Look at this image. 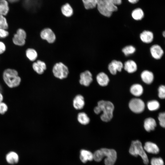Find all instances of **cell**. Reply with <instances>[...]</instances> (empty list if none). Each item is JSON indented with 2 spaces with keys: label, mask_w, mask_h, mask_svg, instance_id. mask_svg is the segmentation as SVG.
<instances>
[{
  "label": "cell",
  "mask_w": 165,
  "mask_h": 165,
  "mask_svg": "<svg viewBox=\"0 0 165 165\" xmlns=\"http://www.w3.org/2000/svg\"><path fill=\"white\" fill-rule=\"evenodd\" d=\"M97 105L103 112L100 116L101 120L105 122L110 121L113 116L114 108L113 104L109 101L101 100L97 102Z\"/></svg>",
  "instance_id": "1"
},
{
  "label": "cell",
  "mask_w": 165,
  "mask_h": 165,
  "mask_svg": "<svg viewBox=\"0 0 165 165\" xmlns=\"http://www.w3.org/2000/svg\"><path fill=\"white\" fill-rule=\"evenodd\" d=\"M3 78L5 83L10 88L18 86L21 81L17 72L13 69L8 68L5 70L3 73Z\"/></svg>",
  "instance_id": "2"
},
{
  "label": "cell",
  "mask_w": 165,
  "mask_h": 165,
  "mask_svg": "<svg viewBox=\"0 0 165 165\" xmlns=\"http://www.w3.org/2000/svg\"><path fill=\"white\" fill-rule=\"evenodd\" d=\"M97 6L99 12L102 15L110 17L113 12L116 11L118 8L112 2L111 0H97Z\"/></svg>",
  "instance_id": "3"
},
{
  "label": "cell",
  "mask_w": 165,
  "mask_h": 165,
  "mask_svg": "<svg viewBox=\"0 0 165 165\" xmlns=\"http://www.w3.org/2000/svg\"><path fill=\"white\" fill-rule=\"evenodd\" d=\"M129 152L132 155L135 157L138 155L142 158L144 163L147 165L149 163V160L142 145L141 143L137 140L132 141L129 149Z\"/></svg>",
  "instance_id": "4"
},
{
  "label": "cell",
  "mask_w": 165,
  "mask_h": 165,
  "mask_svg": "<svg viewBox=\"0 0 165 165\" xmlns=\"http://www.w3.org/2000/svg\"><path fill=\"white\" fill-rule=\"evenodd\" d=\"M68 67L63 63L59 62L56 63L53 66L52 72L55 78L60 80L66 79L69 73Z\"/></svg>",
  "instance_id": "5"
},
{
  "label": "cell",
  "mask_w": 165,
  "mask_h": 165,
  "mask_svg": "<svg viewBox=\"0 0 165 165\" xmlns=\"http://www.w3.org/2000/svg\"><path fill=\"white\" fill-rule=\"evenodd\" d=\"M104 157H106L104 162L105 165H114L116 161L117 154L116 151L113 149L103 148L100 149Z\"/></svg>",
  "instance_id": "6"
},
{
  "label": "cell",
  "mask_w": 165,
  "mask_h": 165,
  "mask_svg": "<svg viewBox=\"0 0 165 165\" xmlns=\"http://www.w3.org/2000/svg\"><path fill=\"white\" fill-rule=\"evenodd\" d=\"M129 106L132 111L136 113L143 112L145 108L144 101L141 99L138 98H134L131 100Z\"/></svg>",
  "instance_id": "7"
},
{
  "label": "cell",
  "mask_w": 165,
  "mask_h": 165,
  "mask_svg": "<svg viewBox=\"0 0 165 165\" xmlns=\"http://www.w3.org/2000/svg\"><path fill=\"white\" fill-rule=\"evenodd\" d=\"M93 80L92 74L88 70H86L79 74V83L81 86L85 87H88L93 82Z\"/></svg>",
  "instance_id": "8"
},
{
  "label": "cell",
  "mask_w": 165,
  "mask_h": 165,
  "mask_svg": "<svg viewBox=\"0 0 165 165\" xmlns=\"http://www.w3.org/2000/svg\"><path fill=\"white\" fill-rule=\"evenodd\" d=\"M41 38L46 40L49 43L52 44L55 42L56 36L53 30L49 28H46L42 30L40 32Z\"/></svg>",
  "instance_id": "9"
},
{
  "label": "cell",
  "mask_w": 165,
  "mask_h": 165,
  "mask_svg": "<svg viewBox=\"0 0 165 165\" xmlns=\"http://www.w3.org/2000/svg\"><path fill=\"white\" fill-rule=\"evenodd\" d=\"M26 37L25 31L23 29L20 28L17 30L16 33L14 35L13 41L15 44L22 46L25 44Z\"/></svg>",
  "instance_id": "10"
},
{
  "label": "cell",
  "mask_w": 165,
  "mask_h": 165,
  "mask_svg": "<svg viewBox=\"0 0 165 165\" xmlns=\"http://www.w3.org/2000/svg\"><path fill=\"white\" fill-rule=\"evenodd\" d=\"M85 105L84 97L81 94L76 95L72 101V105L74 108L77 111H81L84 108Z\"/></svg>",
  "instance_id": "11"
},
{
  "label": "cell",
  "mask_w": 165,
  "mask_h": 165,
  "mask_svg": "<svg viewBox=\"0 0 165 165\" xmlns=\"http://www.w3.org/2000/svg\"><path fill=\"white\" fill-rule=\"evenodd\" d=\"M123 67V64L121 61L113 60L109 64L108 68L112 74L115 75L117 71L121 72Z\"/></svg>",
  "instance_id": "12"
},
{
  "label": "cell",
  "mask_w": 165,
  "mask_h": 165,
  "mask_svg": "<svg viewBox=\"0 0 165 165\" xmlns=\"http://www.w3.org/2000/svg\"><path fill=\"white\" fill-rule=\"evenodd\" d=\"M150 51L152 57L155 59H160L163 55L164 51L159 45L155 44L152 45L150 48Z\"/></svg>",
  "instance_id": "13"
},
{
  "label": "cell",
  "mask_w": 165,
  "mask_h": 165,
  "mask_svg": "<svg viewBox=\"0 0 165 165\" xmlns=\"http://www.w3.org/2000/svg\"><path fill=\"white\" fill-rule=\"evenodd\" d=\"M77 120L78 123L83 126H86L89 124L90 119L88 115L83 111L79 112L77 115Z\"/></svg>",
  "instance_id": "14"
},
{
  "label": "cell",
  "mask_w": 165,
  "mask_h": 165,
  "mask_svg": "<svg viewBox=\"0 0 165 165\" xmlns=\"http://www.w3.org/2000/svg\"><path fill=\"white\" fill-rule=\"evenodd\" d=\"M34 70L38 74H43L46 69V65L45 63L40 60H38L32 64Z\"/></svg>",
  "instance_id": "15"
},
{
  "label": "cell",
  "mask_w": 165,
  "mask_h": 165,
  "mask_svg": "<svg viewBox=\"0 0 165 165\" xmlns=\"http://www.w3.org/2000/svg\"><path fill=\"white\" fill-rule=\"evenodd\" d=\"M96 80L98 84L103 87L107 86L109 81L108 75L103 72H100L97 74Z\"/></svg>",
  "instance_id": "16"
},
{
  "label": "cell",
  "mask_w": 165,
  "mask_h": 165,
  "mask_svg": "<svg viewBox=\"0 0 165 165\" xmlns=\"http://www.w3.org/2000/svg\"><path fill=\"white\" fill-rule=\"evenodd\" d=\"M143 148L145 151L153 154H157L160 151L158 146L156 144L150 141L145 142Z\"/></svg>",
  "instance_id": "17"
},
{
  "label": "cell",
  "mask_w": 165,
  "mask_h": 165,
  "mask_svg": "<svg viewBox=\"0 0 165 165\" xmlns=\"http://www.w3.org/2000/svg\"><path fill=\"white\" fill-rule=\"evenodd\" d=\"M140 37L141 41L146 43H151L154 37L152 32L147 30H145L141 33Z\"/></svg>",
  "instance_id": "18"
},
{
  "label": "cell",
  "mask_w": 165,
  "mask_h": 165,
  "mask_svg": "<svg viewBox=\"0 0 165 165\" xmlns=\"http://www.w3.org/2000/svg\"><path fill=\"white\" fill-rule=\"evenodd\" d=\"M123 67L126 71L130 73L135 72L137 69V66L136 62L130 60L125 62Z\"/></svg>",
  "instance_id": "19"
},
{
  "label": "cell",
  "mask_w": 165,
  "mask_h": 165,
  "mask_svg": "<svg viewBox=\"0 0 165 165\" xmlns=\"http://www.w3.org/2000/svg\"><path fill=\"white\" fill-rule=\"evenodd\" d=\"M141 78L143 81L147 84L152 83L154 79V75L151 72L145 70L143 71L141 74Z\"/></svg>",
  "instance_id": "20"
},
{
  "label": "cell",
  "mask_w": 165,
  "mask_h": 165,
  "mask_svg": "<svg viewBox=\"0 0 165 165\" xmlns=\"http://www.w3.org/2000/svg\"><path fill=\"white\" fill-rule=\"evenodd\" d=\"M144 126V128L146 131L150 132L155 129L156 126V123L153 118L149 117L145 120Z\"/></svg>",
  "instance_id": "21"
},
{
  "label": "cell",
  "mask_w": 165,
  "mask_h": 165,
  "mask_svg": "<svg viewBox=\"0 0 165 165\" xmlns=\"http://www.w3.org/2000/svg\"><path fill=\"white\" fill-rule=\"evenodd\" d=\"M130 91L131 94L134 96L138 97L143 93V88L142 86L139 84L132 85L130 87Z\"/></svg>",
  "instance_id": "22"
},
{
  "label": "cell",
  "mask_w": 165,
  "mask_h": 165,
  "mask_svg": "<svg viewBox=\"0 0 165 165\" xmlns=\"http://www.w3.org/2000/svg\"><path fill=\"white\" fill-rule=\"evenodd\" d=\"M6 159L7 162L11 164L17 163L19 161V156L18 154L14 152H10L6 155Z\"/></svg>",
  "instance_id": "23"
},
{
  "label": "cell",
  "mask_w": 165,
  "mask_h": 165,
  "mask_svg": "<svg viewBox=\"0 0 165 165\" xmlns=\"http://www.w3.org/2000/svg\"><path fill=\"white\" fill-rule=\"evenodd\" d=\"M80 157L81 161L83 163L93 159V154L91 152L85 150L81 151Z\"/></svg>",
  "instance_id": "24"
},
{
  "label": "cell",
  "mask_w": 165,
  "mask_h": 165,
  "mask_svg": "<svg viewBox=\"0 0 165 165\" xmlns=\"http://www.w3.org/2000/svg\"><path fill=\"white\" fill-rule=\"evenodd\" d=\"M9 11L8 1L7 0H0V15L6 16Z\"/></svg>",
  "instance_id": "25"
},
{
  "label": "cell",
  "mask_w": 165,
  "mask_h": 165,
  "mask_svg": "<svg viewBox=\"0 0 165 165\" xmlns=\"http://www.w3.org/2000/svg\"><path fill=\"white\" fill-rule=\"evenodd\" d=\"M61 11L62 14L66 17H70L72 16L73 14V9L70 5L68 3H66L62 6Z\"/></svg>",
  "instance_id": "26"
},
{
  "label": "cell",
  "mask_w": 165,
  "mask_h": 165,
  "mask_svg": "<svg viewBox=\"0 0 165 165\" xmlns=\"http://www.w3.org/2000/svg\"><path fill=\"white\" fill-rule=\"evenodd\" d=\"M131 16L134 20H140L144 16V13L141 8H137L132 11Z\"/></svg>",
  "instance_id": "27"
},
{
  "label": "cell",
  "mask_w": 165,
  "mask_h": 165,
  "mask_svg": "<svg viewBox=\"0 0 165 165\" xmlns=\"http://www.w3.org/2000/svg\"><path fill=\"white\" fill-rule=\"evenodd\" d=\"M26 55L30 61H34L37 58L38 53L35 50L32 48H29L26 51Z\"/></svg>",
  "instance_id": "28"
},
{
  "label": "cell",
  "mask_w": 165,
  "mask_h": 165,
  "mask_svg": "<svg viewBox=\"0 0 165 165\" xmlns=\"http://www.w3.org/2000/svg\"><path fill=\"white\" fill-rule=\"evenodd\" d=\"M85 8L90 9L95 8L97 6V0H82Z\"/></svg>",
  "instance_id": "29"
},
{
  "label": "cell",
  "mask_w": 165,
  "mask_h": 165,
  "mask_svg": "<svg viewBox=\"0 0 165 165\" xmlns=\"http://www.w3.org/2000/svg\"><path fill=\"white\" fill-rule=\"evenodd\" d=\"M148 109L151 111H154L158 109L160 107L159 103L155 100L148 101L147 104Z\"/></svg>",
  "instance_id": "30"
},
{
  "label": "cell",
  "mask_w": 165,
  "mask_h": 165,
  "mask_svg": "<svg viewBox=\"0 0 165 165\" xmlns=\"http://www.w3.org/2000/svg\"><path fill=\"white\" fill-rule=\"evenodd\" d=\"M135 48L132 45L126 46L122 50V51L126 56H128L133 54L135 52Z\"/></svg>",
  "instance_id": "31"
},
{
  "label": "cell",
  "mask_w": 165,
  "mask_h": 165,
  "mask_svg": "<svg viewBox=\"0 0 165 165\" xmlns=\"http://www.w3.org/2000/svg\"><path fill=\"white\" fill-rule=\"evenodd\" d=\"M35 2V0H23V4L25 9L28 10H31L34 8Z\"/></svg>",
  "instance_id": "32"
},
{
  "label": "cell",
  "mask_w": 165,
  "mask_h": 165,
  "mask_svg": "<svg viewBox=\"0 0 165 165\" xmlns=\"http://www.w3.org/2000/svg\"><path fill=\"white\" fill-rule=\"evenodd\" d=\"M93 159L96 161L99 162L101 161L104 157L103 154L101 149L98 150L93 154Z\"/></svg>",
  "instance_id": "33"
},
{
  "label": "cell",
  "mask_w": 165,
  "mask_h": 165,
  "mask_svg": "<svg viewBox=\"0 0 165 165\" xmlns=\"http://www.w3.org/2000/svg\"><path fill=\"white\" fill-rule=\"evenodd\" d=\"M8 25L6 18L4 16L0 15V28L6 30Z\"/></svg>",
  "instance_id": "34"
},
{
  "label": "cell",
  "mask_w": 165,
  "mask_h": 165,
  "mask_svg": "<svg viewBox=\"0 0 165 165\" xmlns=\"http://www.w3.org/2000/svg\"><path fill=\"white\" fill-rule=\"evenodd\" d=\"M151 165H164V162L162 159L160 157L152 158L151 160Z\"/></svg>",
  "instance_id": "35"
},
{
  "label": "cell",
  "mask_w": 165,
  "mask_h": 165,
  "mask_svg": "<svg viewBox=\"0 0 165 165\" xmlns=\"http://www.w3.org/2000/svg\"><path fill=\"white\" fill-rule=\"evenodd\" d=\"M158 119L160 125L162 127H165V113L164 112H161L159 113Z\"/></svg>",
  "instance_id": "36"
},
{
  "label": "cell",
  "mask_w": 165,
  "mask_h": 165,
  "mask_svg": "<svg viewBox=\"0 0 165 165\" xmlns=\"http://www.w3.org/2000/svg\"><path fill=\"white\" fill-rule=\"evenodd\" d=\"M158 96L161 99H164L165 97V86L162 85L159 86L158 90Z\"/></svg>",
  "instance_id": "37"
},
{
  "label": "cell",
  "mask_w": 165,
  "mask_h": 165,
  "mask_svg": "<svg viewBox=\"0 0 165 165\" xmlns=\"http://www.w3.org/2000/svg\"><path fill=\"white\" fill-rule=\"evenodd\" d=\"M8 109V107L6 104L2 102L0 103V114H4Z\"/></svg>",
  "instance_id": "38"
},
{
  "label": "cell",
  "mask_w": 165,
  "mask_h": 165,
  "mask_svg": "<svg viewBox=\"0 0 165 165\" xmlns=\"http://www.w3.org/2000/svg\"><path fill=\"white\" fill-rule=\"evenodd\" d=\"M8 35L9 32L6 30L0 28V38H5L7 37Z\"/></svg>",
  "instance_id": "39"
},
{
  "label": "cell",
  "mask_w": 165,
  "mask_h": 165,
  "mask_svg": "<svg viewBox=\"0 0 165 165\" xmlns=\"http://www.w3.org/2000/svg\"><path fill=\"white\" fill-rule=\"evenodd\" d=\"M6 49V47L4 43L0 41V54L3 53Z\"/></svg>",
  "instance_id": "40"
},
{
  "label": "cell",
  "mask_w": 165,
  "mask_h": 165,
  "mask_svg": "<svg viewBox=\"0 0 165 165\" xmlns=\"http://www.w3.org/2000/svg\"><path fill=\"white\" fill-rule=\"evenodd\" d=\"M93 112L94 113L97 115L100 114L101 112V110L99 107L97 105L95 106L93 108Z\"/></svg>",
  "instance_id": "41"
},
{
  "label": "cell",
  "mask_w": 165,
  "mask_h": 165,
  "mask_svg": "<svg viewBox=\"0 0 165 165\" xmlns=\"http://www.w3.org/2000/svg\"><path fill=\"white\" fill-rule=\"evenodd\" d=\"M112 3L115 6L119 5L122 3V0H111Z\"/></svg>",
  "instance_id": "42"
},
{
  "label": "cell",
  "mask_w": 165,
  "mask_h": 165,
  "mask_svg": "<svg viewBox=\"0 0 165 165\" xmlns=\"http://www.w3.org/2000/svg\"><path fill=\"white\" fill-rule=\"evenodd\" d=\"M139 0H128V1L132 4H136L137 3Z\"/></svg>",
  "instance_id": "43"
},
{
  "label": "cell",
  "mask_w": 165,
  "mask_h": 165,
  "mask_svg": "<svg viewBox=\"0 0 165 165\" xmlns=\"http://www.w3.org/2000/svg\"><path fill=\"white\" fill-rule=\"evenodd\" d=\"M8 2L12 3H15L18 2L20 0H7Z\"/></svg>",
  "instance_id": "44"
},
{
  "label": "cell",
  "mask_w": 165,
  "mask_h": 165,
  "mask_svg": "<svg viewBox=\"0 0 165 165\" xmlns=\"http://www.w3.org/2000/svg\"><path fill=\"white\" fill-rule=\"evenodd\" d=\"M3 99V96L0 92V103L2 102Z\"/></svg>",
  "instance_id": "45"
},
{
  "label": "cell",
  "mask_w": 165,
  "mask_h": 165,
  "mask_svg": "<svg viewBox=\"0 0 165 165\" xmlns=\"http://www.w3.org/2000/svg\"><path fill=\"white\" fill-rule=\"evenodd\" d=\"M163 36L164 37H165V32L164 31L163 33Z\"/></svg>",
  "instance_id": "46"
},
{
  "label": "cell",
  "mask_w": 165,
  "mask_h": 165,
  "mask_svg": "<svg viewBox=\"0 0 165 165\" xmlns=\"http://www.w3.org/2000/svg\"><path fill=\"white\" fill-rule=\"evenodd\" d=\"M1 86H0V91H1Z\"/></svg>",
  "instance_id": "47"
}]
</instances>
